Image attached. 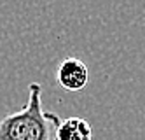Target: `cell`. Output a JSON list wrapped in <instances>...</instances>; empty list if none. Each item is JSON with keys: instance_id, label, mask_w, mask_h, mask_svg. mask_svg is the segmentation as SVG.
Returning a JSON list of instances; mask_svg holds the SVG:
<instances>
[{"instance_id": "3", "label": "cell", "mask_w": 145, "mask_h": 140, "mask_svg": "<svg viewBox=\"0 0 145 140\" xmlns=\"http://www.w3.org/2000/svg\"><path fill=\"white\" fill-rule=\"evenodd\" d=\"M56 140H93V126L82 117H67L61 119Z\"/></svg>"}, {"instance_id": "2", "label": "cell", "mask_w": 145, "mask_h": 140, "mask_svg": "<svg viewBox=\"0 0 145 140\" xmlns=\"http://www.w3.org/2000/svg\"><path fill=\"white\" fill-rule=\"evenodd\" d=\"M56 81L63 89L67 91H80L88 86L89 81V70L88 65L79 58H65L58 65L56 70Z\"/></svg>"}, {"instance_id": "1", "label": "cell", "mask_w": 145, "mask_h": 140, "mask_svg": "<svg viewBox=\"0 0 145 140\" xmlns=\"http://www.w3.org/2000/svg\"><path fill=\"white\" fill-rule=\"evenodd\" d=\"M61 117L42 107V86H28L26 105L0 121V140H56Z\"/></svg>"}]
</instances>
